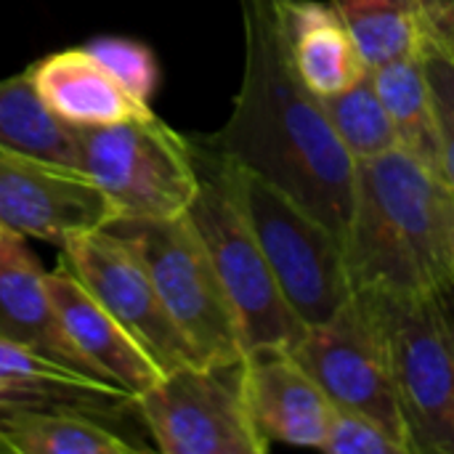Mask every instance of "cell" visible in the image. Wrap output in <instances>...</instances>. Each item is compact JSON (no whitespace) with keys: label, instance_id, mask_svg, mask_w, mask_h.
<instances>
[{"label":"cell","instance_id":"cell-1","mask_svg":"<svg viewBox=\"0 0 454 454\" xmlns=\"http://www.w3.org/2000/svg\"><path fill=\"white\" fill-rule=\"evenodd\" d=\"M239 8L242 82L226 122L197 146L271 181L343 239L356 162L335 136L322 98L293 69L279 0H239Z\"/></svg>","mask_w":454,"mask_h":454},{"label":"cell","instance_id":"cell-2","mask_svg":"<svg viewBox=\"0 0 454 454\" xmlns=\"http://www.w3.org/2000/svg\"><path fill=\"white\" fill-rule=\"evenodd\" d=\"M343 247L354 293H434L454 279V189L399 146L356 162Z\"/></svg>","mask_w":454,"mask_h":454},{"label":"cell","instance_id":"cell-3","mask_svg":"<svg viewBox=\"0 0 454 454\" xmlns=\"http://www.w3.org/2000/svg\"><path fill=\"white\" fill-rule=\"evenodd\" d=\"M215 160L290 309L306 327L330 322L354 295L343 239L271 181Z\"/></svg>","mask_w":454,"mask_h":454},{"label":"cell","instance_id":"cell-4","mask_svg":"<svg viewBox=\"0 0 454 454\" xmlns=\"http://www.w3.org/2000/svg\"><path fill=\"white\" fill-rule=\"evenodd\" d=\"M74 130V168L117 207L120 221L186 215L200 189L194 144L157 114Z\"/></svg>","mask_w":454,"mask_h":454},{"label":"cell","instance_id":"cell-5","mask_svg":"<svg viewBox=\"0 0 454 454\" xmlns=\"http://www.w3.org/2000/svg\"><path fill=\"white\" fill-rule=\"evenodd\" d=\"M194 152L200 165V189L186 215L197 229L237 314L245 354L258 348L293 351L309 327L282 295L279 282L229 189L221 162L197 144Z\"/></svg>","mask_w":454,"mask_h":454},{"label":"cell","instance_id":"cell-6","mask_svg":"<svg viewBox=\"0 0 454 454\" xmlns=\"http://www.w3.org/2000/svg\"><path fill=\"white\" fill-rule=\"evenodd\" d=\"M356 293L383 333L412 454H454V354L431 295Z\"/></svg>","mask_w":454,"mask_h":454},{"label":"cell","instance_id":"cell-7","mask_svg":"<svg viewBox=\"0 0 454 454\" xmlns=\"http://www.w3.org/2000/svg\"><path fill=\"white\" fill-rule=\"evenodd\" d=\"M112 226L138 245L154 287L194 359L210 367L239 364L245 343L237 314L189 215L117 221Z\"/></svg>","mask_w":454,"mask_h":454},{"label":"cell","instance_id":"cell-8","mask_svg":"<svg viewBox=\"0 0 454 454\" xmlns=\"http://www.w3.org/2000/svg\"><path fill=\"white\" fill-rule=\"evenodd\" d=\"M239 364L176 367L146 391L133 394L130 412L141 418L154 447L165 454L269 452L271 444L247 412Z\"/></svg>","mask_w":454,"mask_h":454},{"label":"cell","instance_id":"cell-9","mask_svg":"<svg viewBox=\"0 0 454 454\" xmlns=\"http://www.w3.org/2000/svg\"><path fill=\"white\" fill-rule=\"evenodd\" d=\"M290 354L335 410L367 415L410 447L383 333L359 293L330 322L309 327Z\"/></svg>","mask_w":454,"mask_h":454},{"label":"cell","instance_id":"cell-10","mask_svg":"<svg viewBox=\"0 0 454 454\" xmlns=\"http://www.w3.org/2000/svg\"><path fill=\"white\" fill-rule=\"evenodd\" d=\"M61 263L154 356L162 372L200 364L170 319L138 245L128 234L114 226L80 234L61 247Z\"/></svg>","mask_w":454,"mask_h":454},{"label":"cell","instance_id":"cell-11","mask_svg":"<svg viewBox=\"0 0 454 454\" xmlns=\"http://www.w3.org/2000/svg\"><path fill=\"white\" fill-rule=\"evenodd\" d=\"M0 221L21 237L64 247L80 234L109 229L120 213L80 168L0 149Z\"/></svg>","mask_w":454,"mask_h":454},{"label":"cell","instance_id":"cell-12","mask_svg":"<svg viewBox=\"0 0 454 454\" xmlns=\"http://www.w3.org/2000/svg\"><path fill=\"white\" fill-rule=\"evenodd\" d=\"M239 383L247 412L269 444L322 447L335 404L290 351H247L239 364Z\"/></svg>","mask_w":454,"mask_h":454},{"label":"cell","instance_id":"cell-13","mask_svg":"<svg viewBox=\"0 0 454 454\" xmlns=\"http://www.w3.org/2000/svg\"><path fill=\"white\" fill-rule=\"evenodd\" d=\"M45 290L67 340L93 375L130 394L146 391L165 375L154 356L80 285L64 263L45 271Z\"/></svg>","mask_w":454,"mask_h":454},{"label":"cell","instance_id":"cell-14","mask_svg":"<svg viewBox=\"0 0 454 454\" xmlns=\"http://www.w3.org/2000/svg\"><path fill=\"white\" fill-rule=\"evenodd\" d=\"M133 394L69 367L32 346L0 338V412L80 410L88 415L130 412Z\"/></svg>","mask_w":454,"mask_h":454},{"label":"cell","instance_id":"cell-15","mask_svg":"<svg viewBox=\"0 0 454 454\" xmlns=\"http://www.w3.org/2000/svg\"><path fill=\"white\" fill-rule=\"evenodd\" d=\"M29 74L48 112L69 128L112 125L154 114L152 104L130 96L85 45L56 51L35 61Z\"/></svg>","mask_w":454,"mask_h":454},{"label":"cell","instance_id":"cell-16","mask_svg":"<svg viewBox=\"0 0 454 454\" xmlns=\"http://www.w3.org/2000/svg\"><path fill=\"white\" fill-rule=\"evenodd\" d=\"M279 16L293 69L317 98H333L370 72L330 0H279Z\"/></svg>","mask_w":454,"mask_h":454},{"label":"cell","instance_id":"cell-17","mask_svg":"<svg viewBox=\"0 0 454 454\" xmlns=\"http://www.w3.org/2000/svg\"><path fill=\"white\" fill-rule=\"evenodd\" d=\"M370 72H372L375 90L383 101V109L394 125L399 149H404L428 170L444 178L439 128H436L434 98L423 67V53L386 61Z\"/></svg>","mask_w":454,"mask_h":454},{"label":"cell","instance_id":"cell-18","mask_svg":"<svg viewBox=\"0 0 454 454\" xmlns=\"http://www.w3.org/2000/svg\"><path fill=\"white\" fill-rule=\"evenodd\" d=\"M0 442L5 452L13 454H133L141 450L80 410L0 412Z\"/></svg>","mask_w":454,"mask_h":454},{"label":"cell","instance_id":"cell-19","mask_svg":"<svg viewBox=\"0 0 454 454\" xmlns=\"http://www.w3.org/2000/svg\"><path fill=\"white\" fill-rule=\"evenodd\" d=\"M0 338L32 346L69 367L90 372L59 325L45 290V271L37 263L0 266Z\"/></svg>","mask_w":454,"mask_h":454},{"label":"cell","instance_id":"cell-20","mask_svg":"<svg viewBox=\"0 0 454 454\" xmlns=\"http://www.w3.org/2000/svg\"><path fill=\"white\" fill-rule=\"evenodd\" d=\"M367 69L423 53L431 40L418 0H330Z\"/></svg>","mask_w":454,"mask_h":454},{"label":"cell","instance_id":"cell-21","mask_svg":"<svg viewBox=\"0 0 454 454\" xmlns=\"http://www.w3.org/2000/svg\"><path fill=\"white\" fill-rule=\"evenodd\" d=\"M0 149L74 165V130L48 112L29 69L0 80Z\"/></svg>","mask_w":454,"mask_h":454},{"label":"cell","instance_id":"cell-22","mask_svg":"<svg viewBox=\"0 0 454 454\" xmlns=\"http://www.w3.org/2000/svg\"><path fill=\"white\" fill-rule=\"evenodd\" d=\"M325 112L335 136L354 162L375 160L399 146L394 125L383 109V101L375 90L372 72H367L348 90L325 98Z\"/></svg>","mask_w":454,"mask_h":454},{"label":"cell","instance_id":"cell-23","mask_svg":"<svg viewBox=\"0 0 454 454\" xmlns=\"http://www.w3.org/2000/svg\"><path fill=\"white\" fill-rule=\"evenodd\" d=\"M85 48L130 96L152 104L160 82V67L152 48L130 37H96L85 43Z\"/></svg>","mask_w":454,"mask_h":454},{"label":"cell","instance_id":"cell-24","mask_svg":"<svg viewBox=\"0 0 454 454\" xmlns=\"http://www.w3.org/2000/svg\"><path fill=\"white\" fill-rule=\"evenodd\" d=\"M423 67L434 98L444 181L454 189V53L450 45L428 43L423 51Z\"/></svg>","mask_w":454,"mask_h":454},{"label":"cell","instance_id":"cell-25","mask_svg":"<svg viewBox=\"0 0 454 454\" xmlns=\"http://www.w3.org/2000/svg\"><path fill=\"white\" fill-rule=\"evenodd\" d=\"M330 454H412L410 447L367 415L335 410L327 439L319 447Z\"/></svg>","mask_w":454,"mask_h":454},{"label":"cell","instance_id":"cell-26","mask_svg":"<svg viewBox=\"0 0 454 454\" xmlns=\"http://www.w3.org/2000/svg\"><path fill=\"white\" fill-rule=\"evenodd\" d=\"M434 43L454 45V0H418Z\"/></svg>","mask_w":454,"mask_h":454},{"label":"cell","instance_id":"cell-27","mask_svg":"<svg viewBox=\"0 0 454 454\" xmlns=\"http://www.w3.org/2000/svg\"><path fill=\"white\" fill-rule=\"evenodd\" d=\"M24 263H37V261L24 245V237L0 221V266H24Z\"/></svg>","mask_w":454,"mask_h":454},{"label":"cell","instance_id":"cell-28","mask_svg":"<svg viewBox=\"0 0 454 454\" xmlns=\"http://www.w3.org/2000/svg\"><path fill=\"white\" fill-rule=\"evenodd\" d=\"M434 306H436V314L442 319V327H444V335L450 340V348L454 354V279L439 285L434 293H428Z\"/></svg>","mask_w":454,"mask_h":454},{"label":"cell","instance_id":"cell-29","mask_svg":"<svg viewBox=\"0 0 454 454\" xmlns=\"http://www.w3.org/2000/svg\"><path fill=\"white\" fill-rule=\"evenodd\" d=\"M0 452H5V447H3V442H0Z\"/></svg>","mask_w":454,"mask_h":454},{"label":"cell","instance_id":"cell-30","mask_svg":"<svg viewBox=\"0 0 454 454\" xmlns=\"http://www.w3.org/2000/svg\"><path fill=\"white\" fill-rule=\"evenodd\" d=\"M450 51H452V53H454V45H450Z\"/></svg>","mask_w":454,"mask_h":454}]
</instances>
